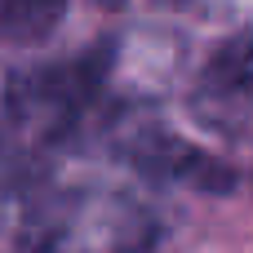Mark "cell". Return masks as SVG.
I'll return each mask as SVG.
<instances>
[{
    "label": "cell",
    "instance_id": "obj_1",
    "mask_svg": "<svg viewBox=\"0 0 253 253\" xmlns=\"http://www.w3.org/2000/svg\"><path fill=\"white\" fill-rule=\"evenodd\" d=\"M18 253H138L151 245V209L98 182H58L44 165H0Z\"/></svg>",
    "mask_w": 253,
    "mask_h": 253
},
{
    "label": "cell",
    "instance_id": "obj_3",
    "mask_svg": "<svg viewBox=\"0 0 253 253\" xmlns=\"http://www.w3.org/2000/svg\"><path fill=\"white\" fill-rule=\"evenodd\" d=\"M67 13V0H0V36L4 40H40Z\"/></svg>",
    "mask_w": 253,
    "mask_h": 253
},
{
    "label": "cell",
    "instance_id": "obj_2",
    "mask_svg": "<svg viewBox=\"0 0 253 253\" xmlns=\"http://www.w3.org/2000/svg\"><path fill=\"white\" fill-rule=\"evenodd\" d=\"M196 111L227 138H253V36L227 40L196 80Z\"/></svg>",
    "mask_w": 253,
    "mask_h": 253
}]
</instances>
